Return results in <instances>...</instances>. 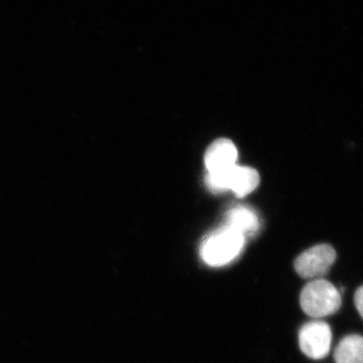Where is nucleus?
Wrapping results in <instances>:
<instances>
[{"instance_id":"39448f33","label":"nucleus","mask_w":363,"mask_h":363,"mask_svg":"<svg viewBox=\"0 0 363 363\" xmlns=\"http://www.w3.org/2000/svg\"><path fill=\"white\" fill-rule=\"evenodd\" d=\"M332 332L323 321H311L305 324L298 333L301 350L312 359H322L330 352Z\"/></svg>"},{"instance_id":"1a4fd4ad","label":"nucleus","mask_w":363,"mask_h":363,"mask_svg":"<svg viewBox=\"0 0 363 363\" xmlns=\"http://www.w3.org/2000/svg\"><path fill=\"white\" fill-rule=\"evenodd\" d=\"M354 304L363 319V286L358 288L357 292H355Z\"/></svg>"},{"instance_id":"f03ea898","label":"nucleus","mask_w":363,"mask_h":363,"mask_svg":"<svg viewBox=\"0 0 363 363\" xmlns=\"http://www.w3.org/2000/svg\"><path fill=\"white\" fill-rule=\"evenodd\" d=\"M300 304L303 311L309 316L326 317L340 309L341 295L330 281L317 279L303 288Z\"/></svg>"},{"instance_id":"20e7f679","label":"nucleus","mask_w":363,"mask_h":363,"mask_svg":"<svg viewBox=\"0 0 363 363\" xmlns=\"http://www.w3.org/2000/svg\"><path fill=\"white\" fill-rule=\"evenodd\" d=\"M336 257L335 250L331 245H315L296 259V272L304 279H322L330 271Z\"/></svg>"},{"instance_id":"7ed1b4c3","label":"nucleus","mask_w":363,"mask_h":363,"mask_svg":"<svg viewBox=\"0 0 363 363\" xmlns=\"http://www.w3.org/2000/svg\"><path fill=\"white\" fill-rule=\"evenodd\" d=\"M206 184L213 192L231 190L238 198H242L257 188L259 175L257 169L235 164L220 173H208Z\"/></svg>"},{"instance_id":"423d86ee","label":"nucleus","mask_w":363,"mask_h":363,"mask_svg":"<svg viewBox=\"0 0 363 363\" xmlns=\"http://www.w3.org/2000/svg\"><path fill=\"white\" fill-rule=\"evenodd\" d=\"M204 160L208 173H220L235 166L238 150L230 140L219 138L209 145Z\"/></svg>"},{"instance_id":"0eeeda50","label":"nucleus","mask_w":363,"mask_h":363,"mask_svg":"<svg viewBox=\"0 0 363 363\" xmlns=\"http://www.w3.org/2000/svg\"><path fill=\"white\" fill-rule=\"evenodd\" d=\"M226 226L230 227L243 236L250 235L259 230V216L250 208L234 207L226 214Z\"/></svg>"},{"instance_id":"f257e3e1","label":"nucleus","mask_w":363,"mask_h":363,"mask_svg":"<svg viewBox=\"0 0 363 363\" xmlns=\"http://www.w3.org/2000/svg\"><path fill=\"white\" fill-rule=\"evenodd\" d=\"M245 245V236L225 226L210 234L203 241L201 257L208 266L222 267L240 255Z\"/></svg>"},{"instance_id":"6e6552de","label":"nucleus","mask_w":363,"mask_h":363,"mask_svg":"<svg viewBox=\"0 0 363 363\" xmlns=\"http://www.w3.org/2000/svg\"><path fill=\"white\" fill-rule=\"evenodd\" d=\"M334 359L336 363H363L362 336H345L334 351Z\"/></svg>"}]
</instances>
